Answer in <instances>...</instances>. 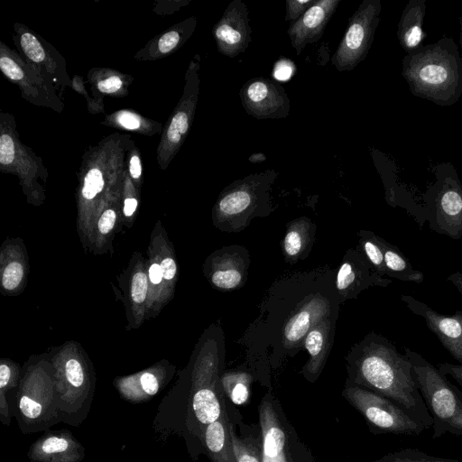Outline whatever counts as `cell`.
<instances>
[{
	"label": "cell",
	"instance_id": "1",
	"mask_svg": "<svg viewBox=\"0 0 462 462\" xmlns=\"http://www.w3.org/2000/svg\"><path fill=\"white\" fill-rule=\"evenodd\" d=\"M335 279L330 270H313L274 283L249 334L250 343L292 355L312 327L324 319L337 318L340 300Z\"/></svg>",
	"mask_w": 462,
	"mask_h": 462
},
{
	"label": "cell",
	"instance_id": "2",
	"mask_svg": "<svg viewBox=\"0 0 462 462\" xmlns=\"http://www.w3.org/2000/svg\"><path fill=\"white\" fill-rule=\"evenodd\" d=\"M349 382L381 394L420 422L432 427V418L417 386L411 363L384 337L369 333L349 351Z\"/></svg>",
	"mask_w": 462,
	"mask_h": 462
},
{
	"label": "cell",
	"instance_id": "3",
	"mask_svg": "<svg viewBox=\"0 0 462 462\" xmlns=\"http://www.w3.org/2000/svg\"><path fill=\"white\" fill-rule=\"evenodd\" d=\"M404 353L432 418V439L446 433L462 438V392L420 354L408 347Z\"/></svg>",
	"mask_w": 462,
	"mask_h": 462
},
{
	"label": "cell",
	"instance_id": "4",
	"mask_svg": "<svg viewBox=\"0 0 462 462\" xmlns=\"http://www.w3.org/2000/svg\"><path fill=\"white\" fill-rule=\"evenodd\" d=\"M278 175L274 170H266L230 183L214 207L215 220L224 230H236L255 217L270 214L272 187Z\"/></svg>",
	"mask_w": 462,
	"mask_h": 462
},
{
	"label": "cell",
	"instance_id": "5",
	"mask_svg": "<svg viewBox=\"0 0 462 462\" xmlns=\"http://www.w3.org/2000/svg\"><path fill=\"white\" fill-rule=\"evenodd\" d=\"M10 405L23 434L45 431L61 422L54 375L42 369L32 370L23 378Z\"/></svg>",
	"mask_w": 462,
	"mask_h": 462
},
{
	"label": "cell",
	"instance_id": "6",
	"mask_svg": "<svg viewBox=\"0 0 462 462\" xmlns=\"http://www.w3.org/2000/svg\"><path fill=\"white\" fill-rule=\"evenodd\" d=\"M263 462H316L286 418L280 402L267 393L259 405Z\"/></svg>",
	"mask_w": 462,
	"mask_h": 462
},
{
	"label": "cell",
	"instance_id": "7",
	"mask_svg": "<svg viewBox=\"0 0 462 462\" xmlns=\"http://www.w3.org/2000/svg\"><path fill=\"white\" fill-rule=\"evenodd\" d=\"M343 396L366 420L374 434L418 436L425 429L388 398L347 381Z\"/></svg>",
	"mask_w": 462,
	"mask_h": 462
},
{
	"label": "cell",
	"instance_id": "8",
	"mask_svg": "<svg viewBox=\"0 0 462 462\" xmlns=\"http://www.w3.org/2000/svg\"><path fill=\"white\" fill-rule=\"evenodd\" d=\"M54 382L61 422L79 427L87 419L95 386L88 369L75 357L55 365Z\"/></svg>",
	"mask_w": 462,
	"mask_h": 462
},
{
	"label": "cell",
	"instance_id": "9",
	"mask_svg": "<svg viewBox=\"0 0 462 462\" xmlns=\"http://www.w3.org/2000/svg\"><path fill=\"white\" fill-rule=\"evenodd\" d=\"M378 13V2L364 1L349 18L345 34L331 58L332 65L339 72L352 70L365 59L371 44Z\"/></svg>",
	"mask_w": 462,
	"mask_h": 462
},
{
	"label": "cell",
	"instance_id": "10",
	"mask_svg": "<svg viewBox=\"0 0 462 462\" xmlns=\"http://www.w3.org/2000/svg\"><path fill=\"white\" fill-rule=\"evenodd\" d=\"M218 358L211 355L203 361L194 376L191 410L200 437L205 428L217 420L226 411L223 392L217 386Z\"/></svg>",
	"mask_w": 462,
	"mask_h": 462
},
{
	"label": "cell",
	"instance_id": "11",
	"mask_svg": "<svg viewBox=\"0 0 462 462\" xmlns=\"http://www.w3.org/2000/svg\"><path fill=\"white\" fill-rule=\"evenodd\" d=\"M239 97L245 112L256 119H280L288 116L291 105L285 88L276 80L263 77L248 79Z\"/></svg>",
	"mask_w": 462,
	"mask_h": 462
},
{
	"label": "cell",
	"instance_id": "12",
	"mask_svg": "<svg viewBox=\"0 0 462 462\" xmlns=\"http://www.w3.org/2000/svg\"><path fill=\"white\" fill-rule=\"evenodd\" d=\"M391 283V279L381 276L359 249L346 252L335 279L340 302L356 299L369 287H387Z\"/></svg>",
	"mask_w": 462,
	"mask_h": 462
},
{
	"label": "cell",
	"instance_id": "13",
	"mask_svg": "<svg viewBox=\"0 0 462 462\" xmlns=\"http://www.w3.org/2000/svg\"><path fill=\"white\" fill-rule=\"evenodd\" d=\"M218 51L235 58L249 47L252 38L249 12L242 0H233L213 28Z\"/></svg>",
	"mask_w": 462,
	"mask_h": 462
},
{
	"label": "cell",
	"instance_id": "14",
	"mask_svg": "<svg viewBox=\"0 0 462 462\" xmlns=\"http://www.w3.org/2000/svg\"><path fill=\"white\" fill-rule=\"evenodd\" d=\"M402 300L414 314L422 317L443 346L462 365V311L444 315L410 295H402Z\"/></svg>",
	"mask_w": 462,
	"mask_h": 462
},
{
	"label": "cell",
	"instance_id": "15",
	"mask_svg": "<svg viewBox=\"0 0 462 462\" xmlns=\"http://www.w3.org/2000/svg\"><path fill=\"white\" fill-rule=\"evenodd\" d=\"M86 449L67 429L47 430L30 447V462H82Z\"/></svg>",
	"mask_w": 462,
	"mask_h": 462
},
{
	"label": "cell",
	"instance_id": "16",
	"mask_svg": "<svg viewBox=\"0 0 462 462\" xmlns=\"http://www.w3.org/2000/svg\"><path fill=\"white\" fill-rule=\"evenodd\" d=\"M340 0H316V2L287 31L291 44L300 55L307 44L319 42L325 28L337 8Z\"/></svg>",
	"mask_w": 462,
	"mask_h": 462
},
{
	"label": "cell",
	"instance_id": "17",
	"mask_svg": "<svg viewBox=\"0 0 462 462\" xmlns=\"http://www.w3.org/2000/svg\"><path fill=\"white\" fill-rule=\"evenodd\" d=\"M337 318H328L312 327L305 337L303 346L310 359L302 373L310 381H315L319 375L328 356L334 339Z\"/></svg>",
	"mask_w": 462,
	"mask_h": 462
},
{
	"label": "cell",
	"instance_id": "18",
	"mask_svg": "<svg viewBox=\"0 0 462 462\" xmlns=\"http://www.w3.org/2000/svg\"><path fill=\"white\" fill-rule=\"evenodd\" d=\"M245 248L231 246L224 248L221 255L215 259L217 263L210 275L212 284L221 290H234L242 285L249 259L243 254Z\"/></svg>",
	"mask_w": 462,
	"mask_h": 462
},
{
	"label": "cell",
	"instance_id": "19",
	"mask_svg": "<svg viewBox=\"0 0 462 462\" xmlns=\"http://www.w3.org/2000/svg\"><path fill=\"white\" fill-rule=\"evenodd\" d=\"M166 382V376L162 371L146 370L137 374L118 378L115 381V385L122 399L139 404L155 396Z\"/></svg>",
	"mask_w": 462,
	"mask_h": 462
},
{
	"label": "cell",
	"instance_id": "20",
	"mask_svg": "<svg viewBox=\"0 0 462 462\" xmlns=\"http://www.w3.org/2000/svg\"><path fill=\"white\" fill-rule=\"evenodd\" d=\"M229 422L226 409L222 416L208 425L199 437L212 462H236L229 434Z\"/></svg>",
	"mask_w": 462,
	"mask_h": 462
},
{
	"label": "cell",
	"instance_id": "21",
	"mask_svg": "<svg viewBox=\"0 0 462 462\" xmlns=\"http://www.w3.org/2000/svg\"><path fill=\"white\" fill-rule=\"evenodd\" d=\"M315 226L310 219L302 217L290 223L282 241L285 257L294 262L305 256L313 244Z\"/></svg>",
	"mask_w": 462,
	"mask_h": 462
},
{
	"label": "cell",
	"instance_id": "22",
	"mask_svg": "<svg viewBox=\"0 0 462 462\" xmlns=\"http://www.w3.org/2000/svg\"><path fill=\"white\" fill-rule=\"evenodd\" d=\"M383 248L386 276L403 282L421 283L424 280L423 273L413 268L407 257L394 245L381 237Z\"/></svg>",
	"mask_w": 462,
	"mask_h": 462
},
{
	"label": "cell",
	"instance_id": "23",
	"mask_svg": "<svg viewBox=\"0 0 462 462\" xmlns=\"http://www.w3.org/2000/svg\"><path fill=\"white\" fill-rule=\"evenodd\" d=\"M229 434L236 462H263L261 432L258 436H238L235 426L229 422Z\"/></svg>",
	"mask_w": 462,
	"mask_h": 462
},
{
	"label": "cell",
	"instance_id": "24",
	"mask_svg": "<svg viewBox=\"0 0 462 462\" xmlns=\"http://www.w3.org/2000/svg\"><path fill=\"white\" fill-rule=\"evenodd\" d=\"M359 250L365 255L375 271L383 277L386 275L383 248L381 237L370 231L361 230Z\"/></svg>",
	"mask_w": 462,
	"mask_h": 462
},
{
	"label": "cell",
	"instance_id": "25",
	"mask_svg": "<svg viewBox=\"0 0 462 462\" xmlns=\"http://www.w3.org/2000/svg\"><path fill=\"white\" fill-rule=\"evenodd\" d=\"M250 375L245 373H228L221 378V389L233 403L244 404L249 397Z\"/></svg>",
	"mask_w": 462,
	"mask_h": 462
},
{
	"label": "cell",
	"instance_id": "26",
	"mask_svg": "<svg viewBox=\"0 0 462 462\" xmlns=\"http://www.w3.org/2000/svg\"><path fill=\"white\" fill-rule=\"evenodd\" d=\"M374 462H461L457 459L443 458L427 454L420 449L406 448L391 452Z\"/></svg>",
	"mask_w": 462,
	"mask_h": 462
},
{
	"label": "cell",
	"instance_id": "27",
	"mask_svg": "<svg viewBox=\"0 0 462 462\" xmlns=\"http://www.w3.org/2000/svg\"><path fill=\"white\" fill-rule=\"evenodd\" d=\"M195 105L192 104L187 110H180L171 119L167 136L172 143H179L187 134Z\"/></svg>",
	"mask_w": 462,
	"mask_h": 462
},
{
	"label": "cell",
	"instance_id": "28",
	"mask_svg": "<svg viewBox=\"0 0 462 462\" xmlns=\"http://www.w3.org/2000/svg\"><path fill=\"white\" fill-rule=\"evenodd\" d=\"M418 76L420 80L425 85L439 86L447 80L448 71L442 65L430 63L420 69Z\"/></svg>",
	"mask_w": 462,
	"mask_h": 462
},
{
	"label": "cell",
	"instance_id": "29",
	"mask_svg": "<svg viewBox=\"0 0 462 462\" xmlns=\"http://www.w3.org/2000/svg\"><path fill=\"white\" fill-rule=\"evenodd\" d=\"M103 186L104 180L101 171L97 168L89 170L84 179L83 198L86 199H94L102 190Z\"/></svg>",
	"mask_w": 462,
	"mask_h": 462
},
{
	"label": "cell",
	"instance_id": "30",
	"mask_svg": "<svg viewBox=\"0 0 462 462\" xmlns=\"http://www.w3.org/2000/svg\"><path fill=\"white\" fill-rule=\"evenodd\" d=\"M21 46L25 55L34 62H41L45 58L43 48L38 39L32 33L25 32L21 36Z\"/></svg>",
	"mask_w": 462,
	"mask_h": 462
},
{
	"label": "cell",
	"instance_id": "31",
	"mask_svg": "<svg viewBox=\"0 0 462 462\" xmlns=\"http://www.w3.org/2000/svg\"><path fill=\"white\" fill-rule=\"evenodd\" d=\"M23 269L19 262H11L2 274V285L7 291L14 290L22 282Z\"/></svg>",
	"mask_w": 462,
	"mask_h": 462
},
{
	"label": "cell",
	"instance_id": "32",
	"mask_svg": "<svg viewBox=\"0 0 462 462\" xmlns=\"http://www.w3.org/2000/svg\"><path fill=\"white\" fill-rule=\"evenodd\" d=\"M316 0H286L285 1V21L296 22Z\"/></svg>",
	"mask_w": 462,
	"mask_h": 462
},
{
	"label": "cell",
	"instance_id": "33",
	"mask_svg": "<svg viewBox=\"0 0 462 462\" xmlns=\"http://www.w3.org/2000/svg\"><path fill=\"white\" fill-rule=\"evenodd\" d=\"M148 290L147 276L143 272L134 273L131 282V296L134 302L143 303Z\"/></svg>",
	"mask_w": 462,
	"mask_h": 462
},
{
	"label": "cell",
	"instance_id": "34",
	"mask_svg": "<svg viewBox=\"0 0 462 462\" xmlns=\"http://www.w3.org/2000/svg\"><path fill=\"white\" fill-rule=\"evenodd\" d=\"M17 383V373L6 363L0 365V393L7 396V391Z\"/></svg>",
	"mask_w": 462,
	"mask_h": 462
},
{
	"label": "cell",
	"instance_id": "35",
	"mask_svg": "<svg viewBox=\"0 0 462 462\" xmlns=\"http://www.w3.org/2000/svg\"><path fill=\"white\" fill-rule=\"evenodd\" d=\"M295 65L291 60L282 57L273 67V77L281 81L289 80L294 74Z\"/></svg>",
	"mask_w": 462,
	"mask_h": 462
},
{
	"label": "cell",
	"instance_id": "36",
	"mask_svg": "<svg viewBox=\"0 0 462 462\" xmlns=\"http://www.w3.org/2000/svg\"><path fill=\"white\" fill-rule=\"evenodd\" d=\"M14 159V143L12 137L3 134L0 137V163L9 165Z\"/></svg>",
	"mask_w": 462,
	"mask_h": 462
},
{
	"label": "cell",
	"instance_id": "37",
	"mask_svg": "<svg viewBox=\"0 0 462 462\" xmlns=\"http://www.w3.org/2000/svg\"><path fill=\"white\" fill-rule=\"evenodd\" d=\"M0 68L3 73L12 80H20L23 77L21 68L9 57H1Z\"/></svg>",
	"mask_w": 462,
	"mask_h": 462
},
{
	"label": "cell",
	"instance_id": "38",
	"mask_svg": "<svg viewBox=\"0 0 462 462\" xmlns=\"http://www.w3.org/2000/svg\"><path fill=\"white\" fill-rule=\"evenodd\" d=\"M180 40V34L176 31H171L163 34L158 42V49L166 53L174 49Z\"/></svg>",
	"mask_w": 462,
	"mask_h": 462
},
{
	"label": "cell",
	"instance_id": "39",
	"mask_svg": "<svg viewBox=\"0 0 462 462\" xmlns=\"http://www.w3.org/2000/svg\"><path fill=\"white\" fill-rule=\"evenodd\" d=\"M116 219V212L113 209L106 210L98 220V230L101 234H108L115 226Z\"/></svg>",
	"mask_w": 462,
	"mask_h": 462
},
{
	"label": "cell",
	"instance_id": "40",
	"mask_svg": "<svg viewBox=\"0 0 462 462\" xmlns=\"http://www.w3.org/2000/svg\"><path fill=\"white\" fill-rule=\"evenodd\" d=\"M438 369L444 375H450L462 387V365L442 363L438 365Z\"/></svg>",
	"mask_w": 462,
	"mask_h": 462
},
{
	"label": "cell",
	"instance_id": "41",
	"mask_svg": "<svg viewBox=\"0 0 462 462\" xmlns=\"http://www.w3.org/2000/svg\"><path fill=\"white\" fill-rule=\"evenodd\" d=\"M122 87V80L116 76L109 77L97 84V88L102 93L111 94Z\"/></svg>",
	"mask_w": 462,
	"mask_h": 462
},
{
	"label": "cell",
	"instance_id": "42",
	"mask_svg": "<svg viewBox=\"0 0 462 462\" xmlns=\"http://www.w3.org/2000/svg\"><path fill=\"white\" fill-rule=\"evenodd\" d=\"M421 29L419 25L411 27L404 34L405 44L411 48L415 47L421 40Z\"/></svg>",
	"mask_w": 462,
	"mask_h": 462
},
{
	"label": "cell",
	"instance_id": "43",
	"mask_svg": "<svg viewBox=\"0 0 462 462\" xmlns=\"http://www.w3.org/2000/svg\"><path fill=\"white\" fill-rule=\"evenodd\" d=\"M117 120L121 125L130 130L137 129L140 125L139 118L135 115L128 112L121 113Z\"/></svg>",
	"mask_w": 462,
	"mask_h": 462
},
{
	"label": "cell",
	"instance_id": "44",
	"mask_svg": "<svg viewBox=\"0 0 462 462\" xmlns=\"http://www.w3.org/2000/svg\"><path fill=\"white\" fill-rule=\"evenodd\" d=\"M163 279L171 280L175 277L177 266L175 261L171 257L164 258L161 263Z\"/></svg>",
	"mask_w": 462,
	"mask_h": 462
},
{
	"label": "cell",
	"instance_id": "45",
	"mask_svg": "<svg viewBox=\"0 0 462 462\" xmlns=\"http://www.w3.org/2000/svg\"><path fill=\"white\" fill-rule=\"evenodd\" d=\"M149 280L152 284H159L163 279L162 271L159 263H152L148 271Z\"/></svg>",
	"mask_w": 462,
	"mask_h": 462
},
{
	"label": "cell",
	"instance_id": "46",
	"mask_svg": "<svg viewBox=\"0 0 462 462\" xmlns=\"http://www.w3.org/2000/svg\"><path fill=\"white\" fill-rule=\"evenodd\" d=\"M130 174L134 179H138L142 173L141 162L138 156H133L129 165Z\"/></svg>",
	"mask_w": 462,
	"mask_h": 462
},
{
	"label": "cell",
	"instance_id": "47",
	"mask_svg": "<svg viewBox=\"0 0 462 462\" xmlns=\"http://www.w3.org/2000/svg\"><path fill=\"white\" fill-rule=\"evenodd\" d=\"M138 202L134 198H128L124 203V214L125 217H130L134 214L137 208Z\"/></svg>",
	"mask_w": 462,
	"mask_h": 462
},
{
	"label": "cell",
	"instance_id": "48",
	"mask_svg": "<svg viewBox=\"0 0 462 462\" xmlns=\"http://www.w3.org/2000/svg\"><path fill=\"white\" fill-rule=\"evenodd\" d=\"M248 160L252 163H259L264 162L266 160V156L263 152H258L251 154Z\"/></svg>",
	"mask_w": 462,
	"mask_h": 462
}]
</instances>
